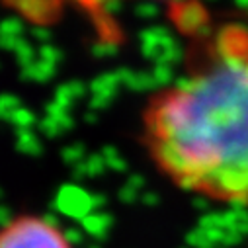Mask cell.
<instances>
[{"label": "cell", "mask_w": 248, "mask_h": 248, "mask_svg": "<svg viewBox=\"0 0 248 248\" xmlns=\"http://www.w3.org/2000/svg\"><path fill=\"white\" fill-rule=\"evenodd\" d=\"M141 143L176 188L248 205V30L223 26L192 69L153 94Z\"/></svg>", "instance_id": "6da1fadb"}, {"label": "cell", "mask_w": 248, "mask_h": 248, "mask_svg": "<svg viewBox=\"0 0 248 248\" xmlns=\"http://www.w3.org/2000/svg\"><path fill=\"white\" fill-rule=\"evenodd\" d=\"M0 248H73L63 229L39 215H18L2 234Z\"/></svg>", "instance_id": "7a4b0ae2"}]
</instances>
